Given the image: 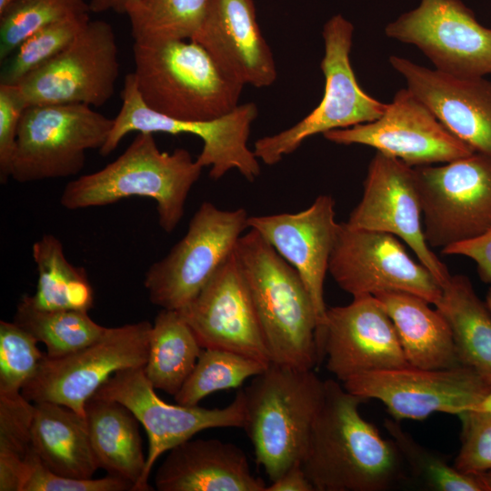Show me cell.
Listing matches in <instances>:
<instances>
[{
    "label": "cell",
    "instance_id": "15",
    "mask_svg": "<svg viewBox=\"0 0 491 491\" xmlns=\"http://www.w3.org/2000/svg\"><path fill=\"white\" fill-rule=\"evenodd\" d=\"M385 34L416 46L445 74L491 75V28L481 25L461 0H421L387 24Z\"/></svg>",
    "mask_w": 491,
    "mask_h": 491
},
{
    "label": "cell",
    "instance_id": "10",
    "mask_svg": "<svg viewBox=\"0 0 491 491\" xmlns=\"http://www.w3.org/2000/svg\"><path fill=\"white\" fill-rule=\"evenodd\" d=\"M152 324L140 321L106 327L90 345L58 357L45 354L22 395L33 403L52 402L85 417V404L114 374L145 367Z\"/></svg>",
    "mask_w": 491,
    "mask_h": 491
},
{
    "label": "cell",
    "instance_id": "39",
    "mask_svg": "<svg viewBox=\"0 0 491 491\" xmlns=\"http://www.w3.org/2000/svg\"><path fill=\"white\" fill-rule=\"evenodd\" d=\"M461 446L454 466L466 474L491 470V411L469 410L458 415Z\"/></svg>",
    "mask_w": 491,
    "mask_h": 491
},
{
    "label": "cell",
    "instance_id": "27",
    "mask_svg": "<svg viewBox=\"0 0 491 491\" xmlns=\"http://www.w3.org/2000/svg\"><path fill=\"white\" fill-rule=\"evenodd\" d=\"M34 404L31 442L38 459L57 475L92 478L99 466L85 417L56 403Z\"/></svg>",
    "mask_w": 491,
    "mask_h": 491
},
{
    "label": "cell",
    "instance_id": "37",
    "mask_svg": "<svg viewBox=\"0 0 491 491\" xmlns=\"http://www.w3.org/2000/svg\"><path fill=\"white\" fill-rule=\"evenodd\" d=\"M89 21V15L70 17L31 35L2 62L0 84H19L29 74L65 50Z\"/></svg>",
    "mask_w": 491,
    "mask_h": 491
},
{
    "label": "cell",
    "instance_id": "16",
    "mask_svg": "<svg viewBox=\"0 0 491 491\" xmlns=\"http://www.w3.org/2000/svg\"><path fill=\"white\" fill-rule=\"evenodd\" d=\"M94 397L114 400L128 408L144 426L148 438L144 482L148 485L152 468L160 456L191 439L203 430L219 427L243 428L246 407L244 391L224 408L198 405H172L155 393L144 367L127 368L114 374L94 394ZM92 397V396H91Z\"/></svg>",
    "mask_w": 491,
    "mask_h": 491
},
{
    "label": "cell",
    "instance_id": "19",
    "mask_svg": "<svg viewBox=\"0 0 491 491\" xmlns=\"http://www.w3.org/2000/svg\"><path fill=\"white\" fill-rule=\"evenodd\" d=\"M317 350L319 362L326 358L327 370L342 382L409 366L392 320L371 295L327 308Z\"/></svg>",
    "mask_w": 491,
    "mask_h": 491
},
{
    "label": "cell",
    "instance_id": "33",
    "mask_svg": "<svg viewBox=\"0 0 491 491\" xmlns=\"http://www.w3.org/2000/svg\"><path fill=\"white\" fill-rule=\"evenodd\" d=\"M35 404L21 392L0 393V490L23 491L31 462Z\"/></svg>",
    "mask_w": 491,
    "mask_h": 491
},
{
    "label": "cell",
    "instance_id": "28",
    "mask_svg": "<svg viewBox=\"0 0 491 491\" xmlns=\"http://www.w3.org/2000/svg\"><path fill=\"white\" fill-rule=\"evenodd\" d=\"M442 290L436 308L451 327L459 363L491 384V312L464 275H451Z\"/></svg>",
    "mask_w": 491,
    "mask_h": 491
},
{
    "label": "cell",
    "instance_id": "40",
    "mask_svg": "<svg viewBox=\"0 0 491 491\" xmlns=\"http://www.w3.org/2000/svg\"><path fill=\"white\" fill-rule=\"evenodd\" d=\"M134 491L133 486L116 476L102 478H74L57 475L35 457L24 485L23 491Z\"/></svg>",
    "mask_w": 491,
    "mask_h": 491
},
{
    "label": "cell",
    "instance_id": "12",
    "mask_svg": "<svg viewBox=\"0 0 491 491\" xmlns=\"http://www.w3.org/2000/svg\"><path fill=\"white\" fill-rule=\"evenodd\" d=\"M350 393L382 402L395 420H423L434 413L458 416L491 411V384L460 365L444 369L411 366L366 373L343 382Z\"/></svg>",
    "mask_w": 491,
    "mask_h": 491
},
{
    "label": "cell",
    "instance_id": "35",
    "mask_svg": "<svg viewBox=\"0 0 491 491\" xmlns=\"http://www.w3.org/2000/svg\"><path fill=\"white\" fill-rule=\"evenodd\" d=\"M385 427L396 445L404 466L428 488L436 491H486L478 475L466 474L450 466L440 455L416 442L395 419Z\"/></svg>",
    "mask_w": 491,
    "mask_h": 491
},
{
    "label": "cell",
    "instance_id": "41",
    "mask_svg": "<svg viewBox=\"0 0 491 491\" xmlns=\"http://www.w3.org/2000/svg\"><path fill=\"white\" fill-rule=\"evenodd\" d=\"M27 107L18 85L0 84V182L10 178L21 117Z\"/></svg>",
    "mask_w": 491,
    "mask_h": 491
},
{
    "label": "cell",
    "instance_id": "23",
    "mask_svg": "<svg viewBox=\"0 0 491 491\" xmlns=\"http://www.w3.org/2000/svg\"><path fill=\"white\" fill-rule=\"evenodd\" d=\"M191 40L243 86L266 87L276 79V62L257 23L253 0H211Z\"/></svg>",
    "mask_w": 491,
    "mask_h": 491
},
{
    "label": "cell",
    "instance_id": "3",
    "mask_svg": "<svg viewBox=\"0 0 491 491\" xmlns=\"http://www.w3.org/2000/svg\"><path fill=\"white\" fill-rule=\"evenodd\" d=\"M235 255L248 285L271 363L313 370L320 363L317 320L297 271L251 228L240 236Z\"/></svg>",
    "mask_w": 491,
    "mask_h": 491
},
{
    "label": "cell",
    "instance_id": "31",
    "mask_svg": "<svg viewBox=\"0 0 491 491\" xmlns=\"http://www.w3.org/2000/svg\"><path fill=\"white\" fill-rule=\"evenodd\" d=\"M88 311L39 309L23 296L14 322L45 346V355L58 357L73 353L98 339L105 326L95 323Z\"/></svg>",
    "mask_w": 491,
    "mask_h": 491
},
{
    "label": "cell",
    "instance_id": "30",
    "mask_svg": "<svg viewBox=\"0 0 491 491\" xmlns=\"http://www.w3.org/2000/svg\"><path fill=\"white\" fill-rule=\"evenodd\" d=\"M36 265L37 286L34 295H25L36 308L88 311L94 304V291L83 267L66 259L61 241L45 235L32 246Z\"/></svg>",
    "mask_w": 491,
    "mask_h": 491
},
{
    "label": "cell",
    "instance_id": "14",
    "mask_svg": "<svg viewBox=\"0 0 491 491\" xmlns=\"http://www.w3.org/2000/svg\"><path fill=\"white\" fill-rule=\"evenodd\" d=\"M119 67L113 26L103 20H90L65 50L17 85L27 106H102L115 93Z\"/></svg>",
    "mask_w": 491,
    "mask_h": 491
},
{
    "label": "cell",
    "instance_id": "24",
    "mask_svg": "<svg viewBox=\"0 0 491 491\" xmlns=\"http://www.w3.org/2000/svg\"><path fill=\"white\" fill-rule=\"evenodd\" d=\"M159 491H266L245 452L218 439L187 440L169 450L158 467Z\"/></svg>",
    "mask_w": 491,
    "mask_h": 491
},
{
    "label": "cell",
    "instance_id": "2",
    "mask_svg": "<svg viewBox=\"0 0 491 491\" xmlns=\"http://www.w3.org/2000/svg\"><path fill=\"white\" fill-rule=\"evenodd\" d=\"M203 168L186 149L163 152L153 133L139 132L115 160L67 183L60 204L68 210H78L131 196L152 198L159 225L169 234L183 218L188 194Z\"/></svg>",
    "mask_w": 491,
    "mask_h": 491
},
{
    "label": "cell",
    "instance_id": "1",
    "mask_svg": "<svg viewBox=\"0 0 491 491\" xmlns=\"http://www.w3.org/2000/svg\"><path fill=\"white\" fill-rule=\"evenodd\" d=\"M363 397L336 381H325L301 466L315 491H384L404 476V463L391 440L359 412Z\"/></svg>",
    "mask_w": 491,
    "mask_h": 491
},
{
    "label": "cell",
    "instance_id": "46",
    "mask_svg": "<svg viewBox=\"0 0 491 491\" xmlns=\"http://www.w3.org/2000/svg\"><path fill=\"white\" fill-rule=\"evenodd\" d=\"M15 0H0V14L3 13Z\"/></svg>",
    "mask_w": 491,
    "mask_h": 491
},
{
    "label": "cell",
    "instance_id": "47",
    "mask_svg": "<svg viewBox=\"0 0 491 491\" xmlns=\"http://www.w3.org/2000/svg\"><path fill=\"white\" fill-rule=\"evenodd\" d=\"M486 304L491 312V287L488 289L486 296Z\"/></svg>",
    "mask_w": 491,
    "mask_h": 491
},
{
    "label": "cell",
    "instance_id": "7",
    "mask_svg": "<svg viewBox=\"0 0 491 491\" xmlns=\"http://www.w3.org/2000/svg\"><path fill=\"white\" fill-rule=\"evenodd\" d=\"M113 125L114 118L84 104L27 106L19 124L10 177L29 183L77 175L86 152L102 148Z\"/></svg>",
    "mask_w": 491,
    "mask_h": 491
},
{
    "label": "cell",
    "instance_id": "22",
    "mask_svg": "<svg viewBox=\"0 0 491 491\" xmlns=\"http://www.w3.org/2000/svg\"><path fill=\"white\" fill-rule=\"evenodd\" d=\"M389 64L450 133L491 157V81L451 75L394 55Z\"/></svg>",
    "mask_w": 491,
    "mask_h": 491
},
{
    "label": "cell",
    "instance_id": "8",
    "mask_svg": "<svg viewBox=\"0 0 491 491\" xmlns=\"http://www.w3.org/2000/svg\"><path fill=\"white\" fill-rule=\"evenodd\" d=\"M122 106L100 155L106 156L131 132L190 134L201 138L203 148L196 160L209 176L218 180L230 170H237L247 181L254 182L261 173L259 160L248 147L252 123L258 115L254 103L238 105L228 114L207 121H183L150 109L142 100L133 73L125 75Z\"/></svg>",
    "mask_w": 491,
    "mask_h": 491
},
{
    "label": "cell",
    "instance_id": "17",
    "mask_svg": "<svg viewBox=\"0 0 491 491\" xmlns=\"http://www.w3.org/2000/svg\"><path fill=\"white\" fill-rule=\"evenodd\" d=\"M347 225L353 228L385 232L402 240L435 276L441 287L451 275L428 246L414 167L376 151L371 159L360 202Z\"/></svg>",
    "mask_w": 491,
    "mask_h": 491
},
{
    "label": "cell",
    "instance_id": "45",
    "mask_svg": "<svg viewBox=\"0 0 491 491\" xmlns=\"http://www.w3.org/2000/svg\"><path fill=\"white\" fill-rule=\"evenodd\" d=\"M485 486L486 491H491V470L476 474Z\"/></svg>",
    "mask_w": 491,
    "mask_h": 491
},
{
    "label": "cell",
    "instance_id": "43",
    "mask_svg": "<svg viewBox=\"0 0 491 491\" xmlns=\"http://www.w3.org/2000/svg\"><path fill=\"white\" fill-rule=\"evenodd\" d=\"M266 491H315V488L301 464H296L288 468L271 485L266 486Z\"/></svg>",
    "mask_w": 491,
    "mask_h": 491
},
{
    "label": "cell",
    "instance_id": "21",
    "mask_svg": "<svg viewBox=\"0 0 491 491\" xmlns=\"http://www.w3.org/2000/svg\"><path fill=\"white\" fill-rule=\"evenodd\" d=\"M335 205L332 195H320L300 212L254 215L247 220L248 228L257 231L302 278L316 310V346L326 323L324 283L339 225Z\"/></svg>",
    "mask_w": 491,
    "mask_h": 491
},
{
    "label": "cell",
    "instance_id": "4",
    "mask_svg": "<svg viewBox=\"0 0 491 491\" xmlns=\"http://www.w3.org/2000/svg\"><path fill=\"white\" fill-rule=\"evenodd\" d=\"M133 55L137 91L144 103L161 115L207 121L239 105L243 85L193 40L135 43Z\"/></svg>",
    "mask_w": 491,
    "mask_h": 491
},
{
    "label": "cell",
    "instance_id": "38",
    "mask_svg": "<svg viewBox=\"0 0 491 491\" xmlns=\"http://www.w3.org/2000/svg\"><path fill=\"white\" fill-rule=\"evenodd\" d=\"M37 343L14 321H0V393H19L35 376L45 356Z\"/></svg>",
    "mask_w": 491,
    "mask_h": 491
},
{
    "label": "cell",
    "instance_id": "29",
    "mask_svg": "<svg viewBox=\"0 0 491 491\" xmlns=\"http://www.w3.org/2000/svg\"><path fill=\"white\" fill-rule=\"evenodd\" d=\"M202 350L180 313L162 309L152 324L145 376L155 389L175 396L192 373Z\"/></svg>",
    "mask_w": 491,
    "mask_h": 491
},
{
    "label": "cell",
    "instance_id": "6",
    "mask_svg": "<svg viewBox=\"0 0 491 491\" xmlns=\"http://www.w3.org/2000/svg\"><path fill=\"white\" fill-rule=\"evenodd\" d=\"M353 33L354 25L340 14L325 24L322 100L296 125L257 139L253 151L258 160L276 165L315 135L373 122L384 114L387 104L367 95L356 80L350 62Z\"/></svg>",
    "mask_w": 491,
    "mask_h": 491
},
{
    "label": "cell",
    "instance_id": "11",
    "mask_svg": "<svg viewBox=\"0 0 491 491\" xmlns=\"http://www.w3.org/2000/svg\"><path fill=\"white\" fill-rule=\"evenodd\" d=\"M414 170L430 247L441 251L491 227V157L475 152Z\"/></svg>",
    "mask_w": 491,
    "mask_h": 491
},
{
    "label": "cell",
    "instance_id": "25",
    "mask_svg": "<svg viewBox=\"0 0 491 491\" xmlns=\"http://www.w3.org/2000/svg\"><path fill=\"white\" fill-rule=\"evenodd\" d=\"M374 296L392 320L409 366L444 369L461 365L451 327L437 308L406 292H381Z\"/></svg>",
    "mask_w": 491,
    "mask_h": 491
},
{
    "label": "cell",
    "instance_id": "34",
    "mask_svg": "<svg viewBox=\"0 0 491 491\" xmlns=\"http://www.w3.org/2000/svg\"><path fill=\"white\" fill-rule=\"evenodd\" d=\"M268 365L228 350L203 348L192 373L174 396L175 400L180 405L196 406L212 393L239 386Z\"/></svg>",
    "mask_w": 491,
    "mask_h": 491
},
{
    "label": "cell",
    "instance_id": "13",
    "mask_svg": "<svg viewBox=\"0 0 491 491\" xmlns=\"http://www.w3.org/2000/svg\"><path fill=\"white\" fill-rule=\"evenodd\" d=\"M328 272L353 297L406 292L436 306L443 294L432 273L408 255L399 238L346 222L339 223Z\"/></svg>",
    "mask_w": 491,
    "mask_h": 491
},
{
    "label": "cell",
    "instance_id": "5",
    "mask_svg": "<svg viewBox=\"0 0 491 491\" xmlns=\"http://www.w3.org/2000/svg\"><path fill=\"white\" fill-rule=\"evenodd\" d=\"M244 430L271 482L300 464L325 395L313 370L270 363L243 389Z\"/></svg>",
    "mask_w": 491,
    "mask_h": 491
},
{
    "label": "cell",
    "instance_id": "26",
    "mask_svg": "<svg viewBox=\"0 0 491 491\" xmlns=\"http://www.w3.org/2000/svg\"><path fill=\"white\" fill-rule=\"evenodd\" d=\"M85 419L99 468L130 483L134 491L153 490L144 482L146 456L133 413L119 402L92 396Z\"/></svg>",
    "mask_w": 491,
    "mask_h": 491
},
{
    "label": "cell",
    "instance_id": "20",
    "mask_svg": "<svg viewBox=\"0 0 491 491\" xmlns=\"http://www.w3.org/2000/svg\"><path fill=\"white\" fill-rule=\"evenodd\" d=\"M178 312L202 348L228 350L265 364L271 363L235 250L196 297Z\"/></svg>",
    "mask_w": 491,
    "mask_h": 491
},
{
    "label": "cell",
    "instance_id": "36",
    "mask_svg": "<svg viewBox=\"0 0 491 491\" xmlns=\"http://www.w3.org/2000/svg\"><path fill=\"white\" fill-rule=\"evenodd\" d=\"M89 12L86 0H15L0 14V60L4 62L36 31Z\"/></svg>",
    "mask_w": 491,
    "mask_h": 491
},
{
    "label": "cell",
    "instance_id": "44",
    "mask_svg": "<svg viewBox=\"0 0 491 491\" xmlns=\"http://www.w3.org/2000/svg\"><path fill=\"white\" fill-rule=\"evenodd\" d=\"M138 0H89L90 11L93 13H104L113 11L118 14H125L127 9Z\"/></svg>",
    "mask_w": 491,
    "mask_h": 491
},
{
    "label": "cell",
    "instance_id": "9",
    "mask_svg": "<svg viewBox=\"0 0 491 491\" xmlns=\"http://www.w3.org/2000/svg\"><path fill=\"white\" fill-rule=\"evenodd\" d=\"M248 217L245 208L223 210L202 203L185 235L145 272L144 286L151 303L175 311L190 304L234 252Z\"/></svg>",
    "mask_w": 491,
    "mask_h": 491
},
{
    "label": "cell",
    "instance_id": "42",
    "mask_svg": "<svg viewBox=\"0 0 491 491\" xmlns=\"http://www.w3.org/2000/svg\"><path fill=\"white\" fill-rule=\"evenodd\" d=\"M441 253L472 259L476 264L479 277L491 284V227L473 239L446 246Z\"/></svg>",
    "mask_w": 491,
    "mask_h": 491
},
{
    "label": "cell",
    "instance_id": "32",
    "mask_svg": "<svg viewBox=\"0 0 491 491\" xmlns=\"http://www.w3.org/2000/svg\"><path fill=\"white\" fill-rule=\"evenodd\" d=\"M211 0H138L126 11L135 43L191 40L200 29Z\"/></svg>",
    "mask_w": 491,
    "mask_h": 491
},
{
    "label": "cell",
    "instance_id": "18",
    "mask_svg": "<svg viewBox=\"0 0 491 491\" xmlns=\"http://www.w3.org/2000/svg\"><path fill=\"white\" fill-rule=\"evenodd\" d=\"M339 145H364L411 167L447 163L475 153L450 133L408 88L398 90L376 120L325 133Z\"/></svg>",
    "mask_w": 491,
    "mask_h": 491
}]
</instances>
